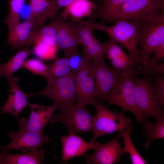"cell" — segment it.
<instances>
[{"instance_id": "10", "label": "cell", "mask_w": 164, "mask_h": 164, "mask_svg": "<svg viewBox=\"0 0 164 164\" xmlns=\"http://www.w3.org/2000/svg\"><path fill=\"white\" fill-rule=\"evenodd\" d=\"M92 63L95 77L94 98L97 102L101 103L106 101L119 82L121 72L108 67L105 62Z\"/></svg>"}, {"instance_id": "1", "label": "cell", "mask_w": 164, "mask_h": 164, "mask_svg": "<svg viewBox=\"0 0 164 164\" xmlns=\"http://www.w3.org/2000/svg\"><path fill=\"white\" fill-rule=\"evenodd\" d=\"M143 67L132 68L121 73L119 82L106 100L109 104L121 108L123 112L128 111L133 113L142 126L144 118L136 102L134 79L135 75L141 73L138 71Z\"/></svg>"}, {"instance_id": "12", "label": "cell", "mask_w": 164, "mask_h": 164, "mask_svg": "<svg viewBox=\"0 0 164 164\" xmlns=\"http://www.w3.org/2000/svg\"><path fill=\"white\" fill-rule=\"evenodd\" d=\"M102 45L105 57L109 60L114 69L122 73L132 68L144 66L142 60L126 54L119 44L110 37Z\"/></svg>"}, {"instance_id": "7", "label": "cell", "mask_w": 164, "mask_h": 164, "mask_svg": "<svg viewBox=\"0 0 164 164\" xmlns=\"http://www.w3.org/2000/svg\"><path fill=\"white\" fill-rule=\"evenodd\" d=\"M134 82L136 102L144 120L149 117L155 118L163 115L152 87V77L146 75L135 77Z\"/></svg>"}, {"instance_id": "35", "label": "cell", "mask_w": 164, "mask_h": 164, "mask_svg": "<svg viewBox=\"0 0 164 164\" xmlns=\"http://www.w3.org/2000/svg\"><path fill=\"white\" fill-rule=\"evenodd\" d=\"M159 74L164 75V63L162 61H159L151 67L148 70L146 75L152 77L155 75Z\"/></svg>"}, {"instance_id": "17", "label": "cell", "mask_w": 164, "mask_h": 164, "mask_svg": "<svg viewBox=\"0 0 164 164\" xmlns=\"http://www.w3.org/2000/svg\"><path fill=\"white\" fill-rule=\"evenodd\" d=\"M59 139L62 147L61 159L65 163L74 157L84 155L88 150L94 149V142H87L75 133H69Z\"/></svg>"}, {"instance_id": "37", "label": "cell", "mask_w": 164, "mask_h": 164, "mask_svg": "<svg viewBox=\"0 0 164 164\" xmlns=\"http://www.w3.org/2000/svg\"><path fill=\"white\" fill-rule=\"evenodd\" d=\"M99 3L100 5H102L104 4L108 0H95Z\"/></svg>"}, {"instance_id": "15", "label": "cell", "mask_w": 164, "mask_h": 164, "mask_svg": "<svg viewBox=\"0 0 164 164\" xmlns=\"http://www.w3.org/2000/svg\"><path fill=\"white\" fill-rule=\"evenodd\" d=\"M31 109L28 119L22 118L19 121L21 130L41 132L47 123L53 117V113L56 109L53 104L45 106L28 103Z\"/></svg>"}, {"instance_id": "24", "label": "cell", "mask_w": 164, "mask_h": 164, "mask_svg": "<svg viewBox=\"0 0 164 164\" xmlns=\"http://www.w3.org/2000/svg\"><path fill=\"white\" fill-rule=\"evenodd\" d=\"M155 121L150 122L147 119L143 120L142 126L144 128L143 135L146 138L145 147L149 148L150 143L153 141L158 139H164V114L157 117Z\"/></svg>"}, {"instance_id": "14", "label": "cell", "mask_w": 164, "mask_h": 164, "mask_svg": "<svg viewBox=\"0 0 164 164\" xmlns=\"http://www.w3.org/2000/svg\"><path fill=\"white\" fill-rule=\"evenodd\" d=\"M56 45L58 50L63 51L65 56L69 58L79 53L78 46L80 45V39L70 21L63 20L57 14Z\"/></svg>"}, {"instance_id": "5", "label": "cell", "mask_w": 164, "mask_h": 164, "mask_svg": "<svg viewBox=\"0 0 164 164\" xmlns=\"http://www.w3.org/2000/svg\"><path fill=\"white\" fill-rule=\"evenodd\" d=\"M94 106L96 109L97 114L94 115L93 125L92 133L94 136L90 142L93 143L98 137L104 135L134 129L132 120L125 116L124 112L113 111L102 103L97 102Z\"/></svg>"}, {"instance_id": "25", "label": "cell", "mask_w": 164, "mask_h": 164, "mask_svg": "<svg viewBox=\"0 0 164 164\" xmlns=\"http://www.w3.org/2000/svg\"><path fill=\"white\" fill-rule=\"evenodd\" d=\"M53 61V64L50 66L47 74L44 77L47 81L65 76L71 70L69 66L68 58L65 56L61 58L56 57Z\"/></svg>"}, {"instance_id": "3", "label": "cell", "mask_w": 164, "mask_h": 164, "mask_svg": "<svg viewBox=\"0 0 164 164\" xmlns=\"http://www.w3.org/2000/svg\"><path fill=\"white\" fill-rule=\"evenodd\" d=\"M113 22L114 24L110 26L94 23V29L106 33L108 37L127 49L129 55L142 60L144 66L148 61L142 56L138 48V22L124 19H116Z\"/></svg>"}, {"instance_id": "19", "label": "cell", "mask_w": 164, "mask_h": 164, "mask_svg": "<svg viewBox=\"0 0 164 164\" xmlns=\"http://www.w3.org/2000/svg\"><path fill=\"white\" fill-rule=\"evenodd\" d=\"M29 17L35 21L34 29L39 30L48 19L54 18L60 9L56 0H30Z\"/></svg>"}, {"instance_id": "9", "label": "cell", "mask_w": 164, "mask_h": 164, "mask_svg": "<svg viewBox=\"0 0 164 164\" xmlns=\"http://www.w3.org/2000/svg\"><path fill=\"white\" fill-rule=\"evenodd\" d=\"M75 84L78 103L85 107L89 104L94 105L97 102L94 98V72L92 61L85 55L81 66L76 72Z\"/></svg>"}, {"instance_id": "2", "label": "cell", "mask_w": 164, "mask_h": 164, "mask_svg": "<svg viewBox=\"0 0 164 164\" xmlns=\"http://www.w3.org/2000/svg\"><path fill=\"white\" fill-rule=\"evenodd\" d=\"M164 42V10L144 17L138 24V43L142 56L148 61L155 49Z\"/></svg>"}, {"instance_id": "29", "label": "cell", "mask_w": 164, "mask_h": 164, "mask_svg": "<svg viewBox=\"0 0 164 164\" xmlns=\"http://www.w3.org/2000/svg\"><path fill=\"white\" fill-rule=\"evenodd\" d=\"M26 0H9V10L7 21L9 31L20 22L21 13Z\"/></svg>"}, {"instance_id": "22", "label": "cell", "mask_w": 164, "mask_h": 164, "mask_svg": "<svg viewBox=\"0 0 164 164\" xmlns=\"http://www.w3.org/2000/svg\"><path fill=\"white\" fill-rule=\"evenodd\" d=\"M96 5L93 1L90 0H74L64 8L62 14L63 19L67 15L71 19H81L83 17L91 16L93 10Z\"/></svg>"}, {"instance_id": "31", "label": "cell", "mask_w": 164, "mask_h": 164, "mask_svg": "<svg viewBox=\"0 0 164 164\" xmlns=\"http://www.w3.org/2000/svg\"><path fill=\"white\" fill-rule=\"evenodd\" d=\"M50 66L45 64L38 59H31L25 61L22 67L34 74L44 77L47 74Z\"/></svg>"}, {"instance_id": "20", "label": "cell", "mask_w": 164, "mask_h": 164, "mask_svg": "<svg viewBox=\"0 0 164 164\" xmlns=\"http://www.w3.org/2000/svg\"><path fill=\"white\" fill-rule=\"evenodd\" d=\"M69 20L73 24L82 47H89L97 51L101 50V43L97 40L94 34V23L81 19H71Z\"/></svg>"}, {"instance_id": "30", "label": "cell", "mask_w": 164, "mask_h": 164, "mask_svg": "<svg viewBox=\"0 0 164 164\" xmlns=\"http://www.w3.org/2000/svg\"><path fill=\"white\" fill-rule=\"evenodd\" d=\"M52 19L50 23L42 26L39 29L37 39H41L52 44L56 45L57 20L56 15Z\"/></svg>"}, {"instance_id": "4", "label": "cell", "mask_w": 164, "mask_h": 164, "mask_svg": "<svg viewBox=\"0 0 164 164\" xmlns=\"http://www.w3.org/2000/svg\"><path fill=\"white\" fill-rule=\"evenodd\" d=\"M76 72L71 70L67 75L47 81V85L42 91L26 94L28 97L36 95L50 99L59 111L67 105L75 104L77 99L75 88Z\"/></svg>"}, {"instance_id": "26", "label": "cell", "mask_w": 164, "mask_h": 164, "mask_svg": "<svg viewBox=\"0 0 164 164\" xmlns=\"http://www.w3.org/2000/svg\"><path fill=\"white\" fill-rule=\"evenodd\" d=\"M128 0H108L104 4L98 6L97 12L92 15L90 17L99 18L103 22L101 24L104 25L111 15Z\"/></svg>"}, {"instance_id": "34", "label": "cell", "mask_w": 164, "mask_h": 164, "mask_svg": "<svg viewBox=\"0 0 164 164\" xmlns=\"http://www.w3.org/2000/svg\"><path fill=\"white\" fill-rule=\"evenodd\" d=\"M83 61V57H81L79 53L69 57V64L71 70L77 72L81 66Z\"/></svg>"}, {"instance_id": "27", "label": "cell", "mask_w": 164, "mask_h": 164, "mask_svg": "<svg viewBox=\"0 0 164 164\" xmlns=\"http://www.w3.org/2000/svg\"><path fill=\"white\" fill-rule=\"evenodd\" d=\"M130 129L125 130L122 134L124 146L122 148L124 153L128 154L131 162L133 164H146L147 162L142 157L134 145L132 140Z\"/></svg>"}, {"instance_id": "11", "label": "cell", "mask_w": 164, "mask_h": 164, "mask_svg": "<svg viewBox=\"0 0 164 164\" xmlns=\"http://www.w3.org/2000/svg\"><path fill=\"white\" fill-rule=\"evenodd\" d=\"M123 131L107 143L102 144L97 141L93 143L94 153L84 155L87 164H113L119 162L125 154L119 142Z\"/></svg>"}, {"instance_id": "18", "label": "cell", "mask_w": 164, "mask_h": 164, "mask_svg": "<svg viewBox=\"0 0 164 164\" xmlns=\"http://www.w3.org/2000/svg\"><path fill=\"white\" fill-rule=\"evenodd\" d=\"M19 80L17 77H12L8 82L10 86V92L5 103L1 109L2 114L9 113L14 116L17 121L19 115L28 103L26 94L23 92L18 85Z\"/></svg>"}, {"instance_id": "16", "label": "cell", "mask_w": 164, "mask_h": 164, "mask_svg": "<svg viewBox=\"0 0 164 164\" xmlns=\"http://www.w3.org/2000/svg\"><path fill=\"white\" fill-rule=\"evenodd\" d=\"M34 20L29 17L25 21L15 25L9 31L7 44L18 49L34 44L37 39L39 30L34 29Z\"/></svg>"}, {"instance_id": "36", "label": "cell", "mask_w": 164, "mask_h": 164, "mask_svg": "<svg viewBox=\"0 0 164 164\" xmlns=\"http://www.w3.org/2000/svg\"><path fill=\"white\" fill-rule=\"evenodd\" d=\"M74 0H56V4L60 8L65 7L70 4Z\"/></svg>"}, {"instance_id": "13", "label": "cell", "mask_w": 164, "mask_h": 164, "mask_svg": "<svg viewBox=\"0 0 164 164\" xmlns=\"http://www.w3.org/2000/svg\"><path fill=\"white\" fill-rule=\"evenodd\" d=\"M9 137L12 140L8 145L1 147L3 150H18L24 153L38 148L44 144L50 142V139L43 132H37L26 130H20L17 132H11Z\"/></svg>"}, {"instance_id": "33", "label": "cell", "mask_w": 164, "mask_h": 164, "mask_svg": "<svg viewBox=\"0 0 164 164\" xmlns=\"http://www.w3.org/2000/svg\"><path fill=\"white\" fill-rule=\"evenodd\" d=\"M153 57L149 59L146 64L143 67L141 73L145 75L148 70L158 62L162 61L164 59V42L156 47L154 50Z\"/></svg>"}, {"instance_id": "23", "label": "cell", "mask_w": 164, "mask_h": 164, "mask_svg": "<svg viewBox=\"0 0 164 164\" xmlns=\"http://www.w3.org/2000/svg\"><path fill=\"white\" fill-rule=\"evenodd\" d=\"M29 46H26L12 56L7 62L0 64V77H5L8 82L10 80L13 74L22 67L24 62L31 54Z\"/></svg>"}, {"instance_id": "6", "label": "cell", "mask_w": 164, "mask_h": 164, "mask_svg": "<svg viewBox=\"0 0 164 164\" xmlns=\"http://www.w3.org/2000/svg\"><path fill=\"white\" fill-rule=\"evenodd\" d=\"M85 107L78 102L66 106L52 117L50 124L60 123L69 133H92L94 115Z\"/></svg>"}, {"instance_id": "21", "label": "cell", "mask_w": 164, "mask_h": 164, "mask_svg": "<svg viewBox=\"0 0 164 164\" xmlns=\"http://www.w3.org/2000/svg\"><path fill=\"white\" fill-rule=\"evenodd\" d=\"M44 156V150L39 148L20 154H10L2 149L0 152V164H43Z\"/></svg>"}, {"instance_id": "8", "label": "cell", "mask_w": 164, "mask_h": 164, "mask_svg": "<svg viewBox=\"0 0 164 164\" xmlns=\"http://www.w3.org/2000/svg\"><path fill=\"white\" fill-rule=\"evenodd\" d=\"M164 10V0H128L110 16L108 22L124 19L138 22L146 17Z\"/></svg>"}, {"instance_id": "28", "label": "cell", "mask_w": 164, "mask_h": 164, "mask_svg": "<svg viewBox=\"0 0 164 164\" xmlns=\"http://www.w3.org/2000/svg\"><path fill=\"white\" fill-rule=\"evenodd\" d=\"M34 44L33 52L37 57L45 60H54L56 57L58 50L56 45L52 44L38 39Z\"/></svg>"}, {"instance_id": "32", "label": "cell", "mask_w": 164, "mask_h": 164, "mask_svg": "<svg viewBox=\"0 0 164 164\" xmlns=\"http://www.w3.org/2000/svg\"><path fill=\"white\" fill-rule=\"evenodd\" d=\"M152 86L160 106L164 109V76L159 74L152 77Z\"/></svg>"}]
</instances>
